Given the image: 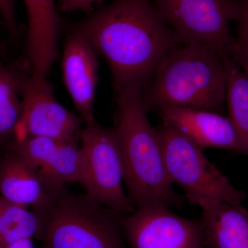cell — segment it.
I'll return each mask as SVG.
<instances>
[{"label": "cell", "instance_id": "2e32d148", "mask_svg": "<svg viewBox=\"0 0 248 248\" xmlns=\"http://www.w3.org/2000/svg\"><path fill=\"white\" fill-rule=\"evenodd\" d=\"M226 70V104L228 118L248 157V75L228 55L223 57Z\"/></svg>", "mask_w": 248, "mask_h": 248}, {"label": "cell", "instance_id": "44dd1931", "mask_svg": "<svg viewBox=\"0 0 248 248\" xmlns=\"http://www.w3.org/2000/svg\"><path fill=\"white\" fill-rule=\"evenodd\" d=\"M102 0H59V9L63 13L87 11Z\"/></svg>", "mask_w": 248, "mask_h": 248}, {"label": "cell", "instance_id": "5b68a950", "mask_svg": "<svg viewBox=\"0 0 248 248\" xmlns=\"http://www.w3.org/2000/svg\"><path fill=\"white\" fill-rule=\"evenodd\" d=\"M156 130L170 181L182 189L189 203L202 208L219 202L243 203L246 193L232 185L203 148L164 122Z\"/></svg>", "mask_w": 248, "mask_h": 248}, {"label": "cell", "instance_id": "52a82bcc", "mask_svg": "<svg viewBox=\"0 0 248 248\" xmlns=\"http://www.w3.org/2000/svg\"><path fill=\"white\" fill-rule=\"evenodd\" d=\"M182 45H193L228 55L234 37L230 24L236 0H152Z\"/></svg>", "mask_w": 248, "mask_h": 248}, {"label": "cell", "instance_id": "ba28073f", "mask_svg": "<svg viewBox=\"0 0 248 248\" xmlns=\"http://www.w3.org/2000/svg\"><path fill=\"white\" fill-rule=\"evenodd\" d=\"M129 248H206L202 218H186L170 208L148 205L124 217Z\"/></svg>", "mask_w": 248, "mask_h": 248}, {"label": "cell", "instance_id": "5bb4252c", "mask_svg": "<svg viewBox=\"0 0 248 248\" xmlns=\"http://www.w3.org/2000/svg\"><path fill=\"white\" fill-rule=\"evenodd\" d=\"M7 149L0 159L1 196L15 203L37 210L58 190L50 188L22 156Z\"/></svg>", "mask_w": 248, "mask_h": 248}, {"label": "cell", "instance_id": "3957f363", "mask_svg": "<svg viewBox=\"0 0 248 248\" xmlns=\"http://www.w3.org/2000/svg\"><path fill=\"white\" fill-rule=\"evenodd\" d=\"M226 79L223 57L203 47L181 46L160 63L142 89V100L148 112L174 107L223 114Z\"/></svg>", "mask_w": 248, "mask_h": 248}, {"label": "cell", "instance_id": "d6986e66", "mask_svg": "<svg viewBox=\"0 0 248 248\" xmlns=\"http://www.w3.org/2000/svg\"><path fill=\"white\" fill-rule=\"evenodd\" d=\"M237 33L228 51V56L248 75V0H236Z\"/></svg>", "mask_w": 248, "mask_h": 248}, {"label": "cell", "instance_id": "ac0fdd59", "mask_svg": "<svg viewBox=\"0 0 248 248\" xmlns=\"http://www.w3.org/2000/svg\"><path fill=\"white\" fill-rule=\"evenodd\" d=\"M17 76L0 65V142L14 136L22 113Z\"/></svg>", "mask_w": 248, "mask_h": 248}, {"label": "cell", "instance_id": "8fae6325", "mask_svg": "<svg viewBox=\"0 0 248 248\" xmlns=\"http://www.w3.org/2000/svg\"><path fill=\"white\" fill-rule=\"evenodd\" d=\"M97 54L89 41L75 31L67 40L62 58L65 85L86 124L95 120L94 104L99 79Z\"/></svg>", "mask_w": 248, "mask_h": 248}, {"label": "cell", "instance_id": "7a4b0ae2", "mask_svg": "<svg viewBox=\"0 0 248 248\" xmlns=\"http://www.w3.org/2000/svg\"><path fill=\"white\" fill-rule=\"evenodd\" d=\"M116 125L127 195L135 208L148 205L182 208L184 197L173 189L156 128L148 120L137 86L115 89Z\"/></svg>", "mask_w": 248, "mask_h": 248}, {"label": "cell", "instance_id": "ffe728a7", "mask_svg": "<svg viewBox=\"0 0 248 248\" xmlns=\"http://www.w3.org/2000/svg\"><path fill=\"white\" fill-rule=\"evenodd\" d=\"M0 11L9 33L16 37L17 34V23L14 0H0Z\"/></svg>", "mask_w": 248, "mask_h": 248}, {"label": "cell", "instance_id": "7c38bea8", "mask_svg": "<svg viewBox=\"0 0 248 248\" xmlns=\"http://www.w3.org/2000/svg\"><path fill=\"white\" fill-rule=\"evenodd\" d=\"M163 122L202 148H214L244 155V149L231 120L211 111L174 107L157 110Z\"/></svg>", "mask_w": 248, "mask_h": 248}, {"label": "cell", "instance_id": "e0dca14e", "mask_svg": "<svg viewBox=\"0 0 248 248\" xmlns=\"http://www.w3.org/2000/svg\"><path fill=\"white\" fill-rule=\"evenodd\" d=\"M42 221L35 211L0 196V248L20 240L40 239Z\"/></svg>", "mask_w": 248, "mask_h": 248}, {"label": "cell", "instance_id": "7402d4cb", "mask_svg": "<svg viewBox=\"0 0 248 248\" xmlns=\"http://www.w3.org/2000/svg\"><path fill=\"white\" fill-rule=\"evenodd\" d=\"M1 248H35V246L32 242V239H27L20 240Z\"/></svg>", "mask_w": 248, "mask_h": 248}, {"label": "cell", "instance_id": "8992f818", "mask_svg": "<svg viewBox=\"0 0 248 248\" xmlns=\"http://www.w3.org/2000/svg\"><path fill=\"white\" fill-rule=\"evenodd\" d=\"M79 132L81 179L86 195L125 215L135 208L124 190L123 158L115 127L106 128L93 121Z\"/></svg>", "mask_w": 248, "mask_h": 248}, {"label": "cell", "instance_id": "6da1fadb", "mask_svg": "<svg viewBox=\"0 0 248 248\" xmlns=\"http://www.w3.org/2000/svg\"><path fill=\"white\" fill-rule=\"evenodd\" d=\"M76 31L106 59L115 89H143L160 63L183 46L152 0H114Z\"/></svg>", "mask_w": 248, "mask_h": 248}, {"label": "cell", "instance_id": "9a60e30c", "mask_svg": "<svg viewBox=\"0 0 248 248\" xmlns=\"http://www.w3.org/2000/svg\"><path fill=\"white\" fill-rule=\"evenodd\" d=\"M206 248H248V210L219 202L202 208Z\"/></svg>", "mask_w": 248, "mask_h": 248}, {"label": "cell", "instance_id": "9c48e42d", "mask_svg": "<svg viewBox=\"0 0 248 248\" xmlns=\"http://www.w3.org/2000/svg\"><path fill=\"white\" fill-rule=\"evenodd\" d=\"M17 79L22 113L15 129L14 141L33 137L68 140L79 134L82 119L59 104L46 78L17 76Z\"/></svg>", "mask_w": 248, "mask_h": 248}, {"label": "cell", "instance_id": "30bf717a", "mask_svg": "<svg viewBox=\"0 0 248 248\" xmlns=\"http://www.w3.org/2000/svg\"><path fill=\"white\" fill-rule=\"evenodd\" d=\"M8 148L22 156L53 190L68 183H79L81 152L79 134L68 140L28 138L10 142Z\"/></svg>", "mask_w": 248, "mask_h": 248}, {"label": "cell", "instance_id": "4fadbf2b", "mask_svg": "<svg viewBox=\"0 0 248 248\" xmlns=\"http://www.w3.org/2000/svg\"><path fill=\"white\" fill-rule=\"evenodd\" d=\"M27 11V53L31 76L46 78L58 55L60 19L55 0H24Z\"/></svg>", "mask_w": 248, "mask_h": 248}, {"label": "cell", "instance_id": "277c9868", "mask_svg": "<svg viewBox=\"0 0 248 248\" xmlns=\"http://www.w3.org/2000/svg\"><path fill=\"white\" fill-rule=\"evenodd\" d=\"M33 211L42 221L41 248H128L123 230L126 215L86 194L62 187Z\"/></svg>", "mask_w": 248, "mask_h": 248}]
</instances>
